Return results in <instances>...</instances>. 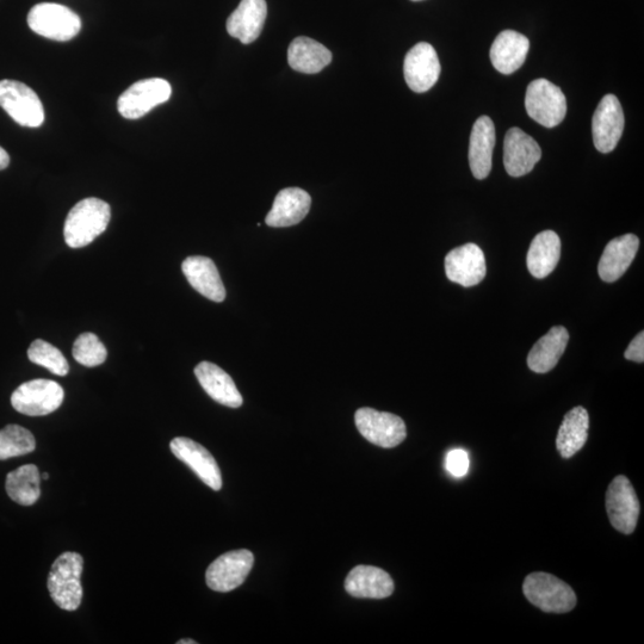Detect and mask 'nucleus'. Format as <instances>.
Returning <instances> with one entry per match:
<instances>
[{
  "label": "nucleus",
  "instance_id": "obj_35",
  "mask_svg": "<svg viewBox=\"0 0 644 644\" xmlns=\"http://www.w3.org/2000/svg\"><path fill=\"white\" fill-rule=\"evenodd\" d=\"M9 164L10 157L8 152H6L3 147H0V171L5 170Z\"/></svg>",
  "mask_w": 644,
  "mask_h": 644
},
{
  "label": "nucleus",
  "instance_id": "obj_25",
  "mask_svg": "<svg viewBox=\"0 0 644 644\" xmlns=\"http://www.w3.org/2000/svg\"><path fill=\"white\" fill-rule=\"evenodd\" d=\"M569 333L563 326H556L542 337L531 349L528 356L530 370L537 374H547L559 363L567 349Z\"/></svg>",
  "mask_w": 644,
  "mask_h": 644
},
{
  "label": "nucleus",
  "instance_id": "obj_33",
  "mask_svg": "<svg viewBox=\"0 0 644 644\" xmlns=\"http://www.w3.org/2000/svg\"><path fill=\"white\" fill-rule=\"evenodd\" d=\"M469 454L463 449H454L448 452L445 468L456 479L464 478L469 472Z\"/></svg>",
  "mask_w": 644,
  "mask_h": 644
},
{
  "label": "nucleus",
  "instance_id": "obj_37",
  "mask_svg": "<svg viewBox=\"0 0 644 644\" xmlns=\"http://www.w3.org/2000/svg\"><path fill=\"white\" fill-rule=\"evenodd\" d=\"M42 479H43V480H48V479H49V475H48V473L43 474V475H42Z\"/></svg>",
  "mask_w": 644,
  "mask_h": 644
},
{
  "label": "nucleus",
  "instance_id": "obj_5",
  "mask_svg": "<svg viewBox=\"0 0 644 644\" xmlns=\"http://www.w3.org/2000/svg\"><path fill=\"white\" fill-rule=\"evenodd\" d=\"M525 108L532 120L546 128L559 126L567 114L566 96L547 79H536L526 90Z\"/></svg>",
  "mask_w": 644,
  "mask_h": 644
},
{
  "label": "nucleus",
  "instance_id": "obj_7",
  "mask_svg": "<svg viewBox=\"0 0 644 644\" xmlns=\"http://www.w3.org/2000/svg\"><path fill=\"white\" fill-rule=\"evenodd\" d=\"M64 388L51 380H33L23 383L11 396L12 407L29 417L48 416L63 405Z\"/></svg>",
  "mask_w": 644,
  "mask_h": 644
},
{
  "label": "nucleus",
  "instance_id": "obj_3",
  "mask_svg": "<svg viewBox=\"0 0 644 644\" xmlns=\"http://www.w3.org/2000/svg\"><path fill=\"white\" fill-rule=\"evenodd\" d=\"M523 593L532 605L548 613H567L577 606V594L554 575L536 572L526 577Z\"/></svg>",
  "mask_w": 644,
  "mask_h": 644
},
{
  "label": "nucleus",
  "instance_id": "obj_1",
  "mask_svg": "<svg viewBox=\"0 0 644 644\" xmlns=\"http://www.w3.org/2000/svg\"><path fill=\"white\" fill-rule=\"evenodd\" d=\"M111 220V208L96 197L85 198L68 213L64 235L72 249L88 246L105 232Z\"/></svg>",
  "mask_w": 644,
  "mask_h": 644
},
{
  "label": "nucleus",
  "instance_id": "obj_32",
  "mask_svg": "<svg viewBox=\"0 0 644 644\" xmlns=\"http://www.w3.org/2000/svg\"><path fill=\"white\" fill-rule=\"evenodd\" d=\"M108 351L94 333H83L73 345V357L84 367H98L107 359Z\"/></svg>",
  "mask_w": 644,
  "mask_h": 644
},
{
  "label": "nucleus",
  "instance_id": "obj_36",
  "mask_svg": "<svg viewBox=\"0 0 644 644\" xmlns=\"http://www.w3.org/2000/svg\"><path fill=\"white\" fill-rule=\"evenodd\" d=\"M178 644H197V642L193 640H181Z\"/></svg>",
  "mask_w": 644,
  "mask_h": 644
},
{
  "label": "nucleus",
  "instance_id": "obj_17",
  "mask_svg": "<svg viewBox=\"0 0 644 644\" xmlns=\"http://www.w3.org/2000/svg\"><path fill=\"white\" fill-rule=\"evenodd\" d=\"M266 16L268 5L265 0H241L227 20V32L244 45H250L262 34Z\"/></svg>",
  "mask_w": 644,
  "mask_h": 644
},
{
  "label": "nucleus",
  "instance_id": "obj_26",
  "mask_svg": "<svg viewBox=\"0 0 644 644\" xmlns=\"http://www.w3.org/2000/svg\"><path fill=\"white\" fill-rule=\"evenodd\" d=\"M561 258V240L553 231L537 234L528 252V269L538 280L548 277L556 269Z\"/></svg>",
  "mask_w": 644,
  "mask_h": 644
},
{
  "label": "nucleus",
  "instance_id": "obj_11",
  "mask_svg": "<svg viewBox=\"0 0 644 644\" xmlns=\"http://www.w3.org/2000/svg\"><path fill=\"white\" fill-rule=\"evenodd\" d=\"M255 563L250 550L229 551L216 559L207 569L209 588L216 592H231L244 584Z\"/></svg>",
  "mask_w": 644,
  "mask_h": 644
},
{
  "label": "nucleus",
  "instance_id": "obj_19",
  "mask_svg": "<svg viewBox=\"0 0 644 644\" xmlns=\"http://www.w3.org/2000/svg\"><path fill=\"white\" fill-rule=\"evenodd\" d=\"M312 206V198L300 188H287L277 194L265 224L270 227H290L306 218Z\"/></svg>",
  "mask_w": 644,
  "mask_h": 644
},
{
  "label": "nucleus",
  "instance_id": "obj_22",
  "mask_svg": "<svg viewBox=\"0 0 644 644\" xmlns=\"http://www.w3.org/2000/svg\"><path fill=\"white\" fill-rule=\"evenodd\" d=\"M494 146V123L488 116H481L474 123L469 144V164L476 179H485L491 173Z\"/></svg>",
  "mask_w": 644,
  "mask_h": 644
},
{
  "label": "nucleus",
  "instance_id": "obj_29",
  "mask_svg": "<svg viewBox=\"0 0 644 644\" xmlns=\"http://www.w3.org/2000/svg\"><path fill=\"white\" fill-rule=\"evenodd\" d=\"M41 475L34 464L20 467L8 474L6 492L9 497L22 506H32L41 495Z\"/></svg>",
  "mask_w": 644,
  "mask_h": 644
},
{
  "label": "nucleus",
  "instance_id": "obj_8",
  "mask_svg": "<svg viewBox=\"0 0 644 644\" xmlns=\"http://www.w3.org/2000/svg\"><path fill=\"white\" fill-rule=\"evenodd\" d=\"M355 423L361 435L377 447H398L407 437L405 421L395 414L380 412L373 408H359Z\"/></svg>",
  "mask_w": 644,
  "mask_h": 644
},
{
  "label": "nucleus",
  "instance_id": "obj_28",
  "mask_svg": "<svg viewBox=\"0 0 644 644\" xmlns=\"http://www.w3.org/2000/svg\"><path fill=\"white\" fill-rule=\"evenodd\" d=\"M590 417L584 407H575L566 414L556 438V448L563 458H571L587 442Z\"/></svg>",
  "mask_w": 644,
  "mask_h": 644
},
{
  "label": "nucleus",
  "instance_id": "obj_4",
  "mask_svg": "<svg viewBox=\"0 0 644 644\" xmlns=\"http://www.w3.org/2000/svg\"><path fill=\"white\" fill-rule=\"evenodd\" d=\"M28 26L46 39L66 42L74 39L82 30V20L64 5L41 3L30 10Z\"/></svg>",
  "mask_w": 644,
  "mask_h": 644
},
{
  "label": "nucleus",
  "instance_id": "obj_23",
  "mask_svg": "<svg viewBox=\"0 0 644 644\" xmlns=\"http://www.w3.org/2000/svg\"><path fill=\"white\" fill-rule=\"evenodd\" d=\"M529 49L528 37L515 30H504L494 40L489 55L495 70L503 74H512L524 65Z\"/></svg>",
  "mask_w": 644,
  "mask_h": 644
},
{
  "label": "nucleus",
  "instance_id": "obj_16",
  "mask_svg": "<svg viewBox=\"0 0 644 644\" xmlns=\"http://www.w3.org/2000/svg\"><path fill=\"white\" fill-rule=\"evenodd\" d=\"M542 158V150L534 138L517 127L506 133L504 165L511 177H522L534 170Z\"/></svg>",
  "mask_w": 644,
  "mask_h": 644
},
{
  "label": "nucleus",
  "instance_id": "obj_18",
  "mask_svg": "<svg viewBox=\"0 0 644 644\" xmlns=\"http://www.w3.org/2000/svg\"><path fill=\"white\" fill-rule=\"evenodd\" d=\"M640 240L634 234H625L610 241L598 265L599 277L606 283L619 280L634 262Z\"/></svg>",
  "mask_w": 644,
  "mask_h": 644
},
{
  "label": "nucleus",
  "instance_id": "obj_21",
  "mask_svg": "<svg viewBox=\"0 0 644 644\" xmlns=\"http://www.w3.org/2000/svg\"><path fill=\"white\" fill-rule=\"evenodd\" d=\"M345 590L355 598L385 599L394 592V581L381 568L357 566L345 580Z\"/></svg>",
  "mask_w": 644,
  "mask_h": 644
},
{
  "label": "nucleus",
  "instance_id": "obj_27",
  "mask_svg": "<svg viewBox=\"0 0 644 644\" xmlns=\"http://www.w3.org/2000/svg\"><path fill=\"white\" fill-rule=\"evenodd\" d=\"M332 53L318 41L309 37H297L290 43L288 63L293 70L306 74H315L331 64Z\"/></svg>",
  "mask_w": 644,
  "mask_h": 644
},
{
  "label": "nucleus",
  "instance_id": "obj_24",
  "mask_svg": "<svg viewBox=\"0 0 644 644\" xmlns=\"http://www.w3.org/2000/svg\"><path fill=\"white\" fill-rule=\"evenodd\" d=\"M195 375L206 393L219 404L239 408L243 405V396L239 393L232 377L218 365L202 362L197 365Z\"/></svg>",
  "mask_w": 644,
  "mask_h": 644
},
{
  "label": "nucleus",
  "instance_id": "obj_12",
  "mask_svg": "<svg viewBox=\"0 0 644 644\" xmlns=\"http://www.w3.org/2000/svg\"><path fill=\"white\" fill-rule=\"evenodd\" d=\"M404 74L408 88L417 94L432 89L441 76L436 49L430 43H417L406 55Z\"/></svg>",
  "mask_w": 644,
  "mask_h": 644
},
{
  "label": "nucleus",
  "instance_id": "obj_2",
  "mask_svg": "<svg viewBox=\"0 0 644 644\" xmlns=\"http://www.w3.org/2000/svg\"><path fill=\"white\" fill-rule=\"evenodd\" d=\"M84 560L77 553L61 554L53 563L48 590L60 609L76 611L83 600L82 573Z\"/></svg>",
  "mask_w": 644,
  "mask_h": 644
},
{
  "label": "nucleus",
  "instance_id": "obj_38",
  "mask_svg": "<svg viewBox=\"0 0 644 644\" xmlns=\"http://www.w3.org/2000/svg\"><path fill=\"white\" fill-rule=\"evenodd\" d=\"M411 2H421V0H411Z\"/></svg>",
  "mask_w": 644,
  "mask_h": 644
},
{
  "label": "nucleus",
  "instance_id": "obj_9",
  "mask_svg": "<svg viewBox=\"0 0 644 644\" xmlns=\"http://www.w3.org/2000/svg\"><path fill=\"white\" fill-rule=\"evenodd\" d=\"M172 88L165 79L140 80L123 92L117 102L119 113L127 120H138L158 105L169 101Z\"/></svg>",
  "mask_w": 644,
  "mask_h": 644
},
{
  "label": "nucleus",
  "instance_id": "obj_34",
  "mask_svg": "<svg viewBox=\"0 0 644 644\" xmlns=\"http://www.w3.org/2000/svg\"><path fill=\"white\" fill-rule=\"evenodd\" d=\"M624 357L636 363L644 362V333L640 332L625 351Z\"/></svg>",
  "mask_w": 644,
  "mask_h": 644
},
{
  "label": "nucleus",
  "instance_id": "obj_10",
  "mask_svg": "<svg viewBox=\"0 0 644 644\" xmlns=\"http://www.w3.org/2000/svg\"><path fill=\"white\" fill-rule=\"evenodd\" d=\"M640 501L633 485L624 475H618L606 492V511L610 523L624 535H631L640 517Z\"/></svg>",
  "mask_w": 644,
  "mask_h": 644
},
{
  "label": "nucleus",
  "instance_id": "obj_6",
  "mask_svg": "<svg viewBox=\"0 0 644 644\" xmlns=\"http://www.w3.org/2000/svg\"><path fill=\"white\" fill-rule=\"evenodd\" d=\"M0 107L22 127L39 128L45 122V109L39 96L17 80H0Z\"/></svg>",
  "mask_w": 644,
  "mask_h": 644
},
{
  "label": "nucleus",
  "instance_id": "obj_15",
  "mask_svg": "<svg viewBox=\"0 0 644 644\" xmlns=\"http://www.w3.org/2000/svg\"><path fill=\"white\" fill-rule=\"evenodd\" d=\"M170 448L172 454L179 461L184 462L193 469V472L208 487L214 489V491H220L222 487L220 468L218 462L215 461L213 455L206 448L193 441V439L185 437L172 439Z\"/></svg>",
  "mask_w": 644,
  "mask_h": 644
},
{
  "label": "nucleus",
  "instance_id": "obj_13",
  "mask_svg": "<svg viewBox=\"0 0 644 644\" xmlns=\"http://www.w3.org/2000/svg\"><path fill=\"white\" fill-rule=\"evenodd\" d=\"M624 113L615 95H606L600 101L592 120L593 142L597 150L610 153L618 145L624 130Z\"/></svg>",
  "mask_w": 644,
  "mask_h": 644
},
{
  "label": "nucleus",
  "instance_id": "obj_30",
  "mask_svg": "<svg viewBox=\"0 0 644 644\" xmlns=\"http://www.w3.org/2000/svg\"><path fill=\"white\" fill-rule=\"evenodd\" d=\"M36 448L33 433L22 426L8 425L0 430V460L24 456Z\"/></svg>",
  "mask_w": 644,
  "mask_h": 644
},
{
  "label": "nucleus",
  "instance_id": "obj_31",
  "mask_svg": "<svg viewBox=\"0 0 644 644\" xmlns=\"http://www.w3.org/2000/svg\"><path fill=\"white\" fill-rule=\"evenodd\" d=\"M28 357L30 362L41 365L54 375L66 376L70 371V365L61 351L42 339H37L30 345Z\"/></svg>",
  "mask_w": 644,
  "mask_h": 644
},
{
  "label": "nucleus",
  "instance_id": "obj_20",
  "mask_svg": "<svg viewBox=\"0 0 644 644\" xmlns=\"http://www.w3.org/2000/svg\"><path fill=\"white\" fill-rule=\"evenodd\" d=\"M182 270L190 286L207 299L214 302L226 299L224 282L212 259L202 256L189 257L184 260Z\"/></svg>",
  "mask_w": 644,
  "mask_h": 644
},
{
  "label": "nucleus",
  "instance_id": "obj_14",
  "mask_svg": "<svg viewBox=\"0 0 644 644\" xmlns=\"http://www.w3.org/2000/svg\"><path fill=\"white\" fill-rule=\"evenodd\" d=\"M445 272L451 282L462 287L478 286L487 272L485 255L475 244L457 247L445 257Z\"/></svg>",
  "mask_w": 644,
  "mask_h": 644
}]
</instances>
